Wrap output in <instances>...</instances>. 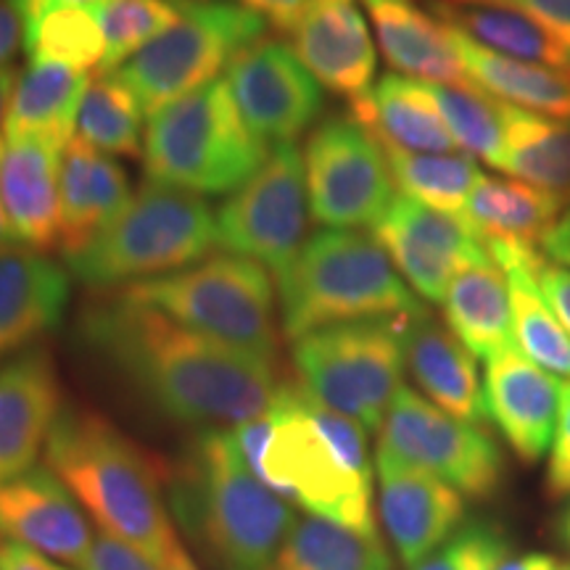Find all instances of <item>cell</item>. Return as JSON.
Here are the masks:
<instances>
[{
  "instance_id": "obj_1",
  "label": "cell",
  "mask_w": 570,
  "mask_h": 570,
  "mask_svg": "<svg viewBox=\"0 0 570 570\" xmlns=\"http://www.w3.org/2000/svg\"><path fill=\"white\" fill-rule=\"evenodd\" d=\"M80 338L177 423L235 428L273 404L275 362L190 331L119 291L80 312Z\"/></svg>"
},
{
  "instance_id": "obj_2",
  "label": "cell",
  "mask_w": 570,
  "mask_h": 570,
  "mask_svg": "<svg viewBox=\"0 0 570 570\" xmlns=\"http://www.w3.org/2000/svg\"><path fill=\"white\" fill-rule=\"evenodd\" d=\"M254 473L312 518L375 537L367 431L298 383L277 386Z\"/></svg>"
},
{
  "instance_id": "obj_3",
  "label": "cell",
  "mask_w": 570,
  "mask_h": 570,
  "mask_svg": "<svg viewBox=\"0 0 570 570\" xmlns=\"http://www.w3.org/2000/svg\"><path fill=\"white\" fill-rule=\"evenodd\" d=\"M46 468L59 475L98 533L125 541L164 568L180 547L159 468L98 412L63 407L46 441Z\"/></svg>"
},
{
  "instance_id": "obj_4",
  "label": "cell",
  "mask_w": 570,
  "mask_h": 570,
  "mask_svg": "<svg viewBox=\"0 0 570 570\" xmlns=\"http://www.w3.org/2000/svg\"><path fill=\"white\" fill-rule=\"evenodd\" d=\"M175 502L214 570H275L296 510L244 460L233 428H206L185 458Z\"/></svg>"
},
{
  "instance_id": "obj_5",
  "label": "cell",
  "mask_w": 570,
  "mask_h": 570,
  "mask_svg": "<svg viewBox=\"0 0 570 570\" xmlns=\"http://www.w3.org/2000/svg\"><path fill=\"white\" fill-rule=\"evenodd\" d=\"M285 338L298 341L327 325L404 317L423 309L375 238L323 230L277 275Z\"/></svg>"
},
{
  "instance_id": "obj_6",
  "label": "cell",
  "mask_w": 570,
  "mask_h": 570,
  "mask_svg": "<svg viewBox=\"0 0 570 570\" xmlns=\"http://www.w3.org/2000/svg\"><path fill=\"white\" fill-rule=\"evenodd\" d=\"M214 246L217 214L202 196L146 180L114 223L63 259L69 275L85 285L127 288L180 273Z\"/></svg>"
},
{
  "instance_id": "obj_7",
  "label": "cell",
  "mask_w": 570,
  "mask_h": 570,
  "mask_svg": "<svg viewBox=\"0 0 570 570\" xmlns=\"http://www.w3.org/2000/svg\"><path fill=\"white\" fill-rule=\"evenodd\" d=\"M267 156V142L248 130L225 80L151 114L142 140L148 180L196 196L235 194Z\"/></svg>"
},
{
  "instance_id": "obj_8",
  "label": "cell",
  "mask_w": 570,
  "mask_h": 570,
  "mask_svg": "<svg viewBox=\"0 0 570 570\" xmlns=\"http://www.w3.org/2000/svg\"><path fill=\"white\" fill-rule=\"evenodd\" d=\"M135 302L156 306L175 323L240 352L277 360L275 291L267 269L246 256L223 254L117 288Z\"/></svg>"
},
{
  "instance_id": "obj_9",
  "label": "cell",
  "mask_w": 570,
  "mask_h": 570,
  "mask_svg": "<svg viewBox=\"0 0 570 570\" xmlns=\"http://www.w3.org/2000/svg\"><path fill=\"white\" fill-rule=\"evenodd\" d=\"M407 317L327 325L294 341L302 386L365 431H381L402 391Z\"/></svg>"
},
{
  "instance_id": "obj_10",
  "label": "cell",
  "mask_w": 570,
  "mask_h": 570,
  "mask_svg": "<svg viewBox=\"0 0 570 570\" xmlns=\"http://www.w3.org/2000/svg\"><path fill=\"white\" fill-rule=\"evenodd\" d=\"M267 21L240 3L188 0L183 19L119 69L140 109L156 114L214 82L235 56L265 38Z\"/></svg>"
},
{
  "instance_id": "obj_11",
  "label": "cell",
  "mask_w": 570,
  "mask_h": 570,
  "mask_svg": "<svg viewBox=\"0 0 570 570\" xmlns=\"http://www.w3.org/2000/svg\"><path fill=\"white\" fill-rule=\"evenodd\" d=\"M304 169L312 214L331 230L375 227L396 198L383 142L354 114H331L315 125Z\"/></svg>"
},
{
  "instance_id": "obj_12",
  "label": "cell",
  "mask_w": 570,
  "mask_h": 570,
  "mask_svg": "<svg viewBox=\"0 0 570 570\" xmlns=\"http://www.w3.org/2000/svg\"><path fill=\"white\" fill-rule=\"evenodd\" d=\"M309 227V190L296 142L273 146L252 180L217 212V244L283 275L302 254Z\"/></svg>"
},
{
  "instance_id": "obj_13",
  "label": "cell",
  "mask_w": 570,
  "mask_h": 570,
  "mask_svg": "<svg viewBox=\"0 0 570 570\" xmlns=\"http://www.w3.org/2000/svg\"><path fill=\"white\" fill-rule=\"evenodd\" d=\"M377 452L436 475L470 499L497 494L504 479L502 449L489 431L446 415L407 386L377 431Z\"/></svg>"
},
{
  "instance_id": "obj_14",
  "label": "cell",
  "mask_w": 570,
  "mask_h": 570,
  "mask_svg": "<svg viewBox=\"0 0 570 570\" xmlns=\"http://www.w3.org/2000/svg\"><path fill=\"white\" fill-rule=\"evenodd\" d=\"M225 82L248 130L273 146L296 142L317 125L325 109L323 85L294 48L275 38L256 40L235 56Z\"/></svg>"
},
{
  "instance_id": "obj_15",
  "label": "cell",
  "mask_w": 570,
  "mask_h": 570,
  "mask_svg": "<svg viewBox=\"0 0 570 570\" xmlns=\"http://www.w3.org/2000/svg\"><path fill=\"white\" fill-rule=\"evenodd\" d=\"M375 240L404 283L428 302H444L460 269L489 259L487 244L465 217L431 209L404 194L391 202L375 225Z\"/></svg>"
},
{
  "instance_id": "obj_16",
  "label": "cell",
  "mask_w": 570,
  "mask_h": 570,
  "mask_svg": "<svg viewBox=\"0 0 570 570\" xmlns=\"http://www.w3.org/2000/svg\"><path fill=\"white\" fill-rule=\"evenodd\" d=\"M0 539L75 568L96 544L88 512L46 465L0 487Z\"/></svg>"
},
{
  "instance_id": "obj_17",
  "label": "cell",
  "mask_w": 570,
  "mask_h": 570,
  "mask_svg": "<svg viewBox=\"0 0 570 570\" xmlns=\"http://www.w3.org/2000/svg\"><path fill=\"white\" fill-rule=\"evenodd\" d=\"M377 510L404 566L425 560L465 520V497L436 475L375 452Z\"/></svg>"
},
{
  "instance_id": "obj_18",
  "label": "cell",
  "mask_w": 570,
  "mask_h": 570,
  "mask_svg": "<svg viewBox=\"0 0 570 570\" xmlns=\"http://www.w3.org/2000/svg\"><path fill=\"white\" fill-rule=\"evenodd\" d=\"M61 410L59 375L46 346L0 367V487L38 468Z\"/></svg>"
},
{
  "instance_id": "obj_19",
  "label": "cell",
  "mask_w": 570,
  "mask_h": 570,
  "mask_svg": "<svg viewBox=\"0 0 570 570\" xmlns=\"http://www.w3.org/2000/svg\"><path fill=\"white\" fill-rule=\"evenodd\" d=\"M291 42L325 90L352 104L370 96L377 56L356 0H309Z\"/></svg>"
},
{
  "instance_id": "obj_20",
  "label": "cell",
  "mask_w": 570,
  "mask_h": 570,
  "mask_svg": "<svg viewBox=\"0 0 570 570\" xmlns=\"http://www.w3.org/2000/svg\"><path fill=\"white\" fill-rule=\"evenodd\" d=\"M48 138H3L0 204L17 246L51 252L61 230V151Z\"/></svg>"
},
{
  "instance_id": "obj_21",
  "label": "cell",
  "mask_w": 570,
  "mask_h": 570,
  "mask_svg": "<svg viewBox=\"0 0 570 570\" xmlns=\"http://www.w3.org/2000/svg\"><path fill=\"white\" fill-rule=\"evenodd\" d=\"M483 394L489 420H494L512 452L529 465L544 458L560 415L562 383L558 377L512 346L487 362Z\"/></svg>"
},
{
  "instance_id": "obj_22",
  "label": "cell",
  "mask_w": 570,
  "mask_h": 570,
  "mask_svg": "<svg viewBox=\"0 0 570 570\" xmlns=\"http://www.w3.org/2000/svg\"><path fill=\"white\" fill-rule=\"evenodd\" d=\"M69 294V269L46 254L24 246L0 254V367L61 323Z\"/></svg>"
},
{
  "instance_id": "obj_23",
  "label": "cell",
  "mask_w": 570,
  "mask_h": 570,
  "mask_svg": "<svg viewBox=\"0 0 570 570\" xmlns=\"http://www.w3.org/2000/svg\"><path fill=\"white\" fill-rule=\"evenodd\" d=\"M404 367L433 407L473 425L489 420L475 354L431 312L420 309L407 317Z\"/></svg>"
},
{
  "instance_id": "obj_24",
  "label": "cell",
  "mask_w": 570,
  "mask_h": 570,
  "mask_svg": "<svg viewBox=\"0 0 570 570\" xmlns=\"http://www.w3.org/2000/svg\"><path fill=\"white\" fill-rule=\"evenodd\" d=\"M377 42L399 75L428 85H473L454 53L446 24L420 0H362Z\"/></svg>"
},
{
  "instance_id": "obj_25",
  "label": "cell",
  "mask_w": 570,
  "mask_h": 570,
  "mask_svg": "<svg viewBox=\"0 0 570 570\" xmlns=\"http://www.w3.org/2000/svg\"><path fill=\"white\" fill-rule=\"evenodd\" d=\"M125 169L109 156L71 138L61 159V230L63 256L80 252L130 204Z\"/></svg>"
},
{
  "instance_id": "obj_26",
  "label": "cell",
  "mask_w": 570,
  "mask_h": 570,
  "mask_svg": "<svg viewBox=\"0 0 570 570\" xmlns=\"http://www.w3.org/2000/svg\"><path fill=\"white\" fill-rule=\"evenodd\" d=\"M446 32L468 80L475 88L515 109L554 117L558 122L570 125V69L518 61L489 51L458 27L446 24Z\"/></svg>"
},
{
  "instance_id": "obj_27",
  "label": "cell",
  "mask_w": 570,
  "mask_h": 570,
  "mask_svg": "<svg viewBox=\"0 0 570 570\" xmlns=\"http://www.w3.org/2000/svg\"><path fill=\"white\" fill-rule=\"evenodd\" d=\"M352 114L389 146L412 154H458V142L433 101L431 85L402 75H386L367 98L352 104Z\"/></svg>"
},
{
  "instance_id": "obj_28",
  "label": "cell",
  "mask_w": 570,
  "mask_h": 570,
  "mask_svg": "<svg viewBox=\"0 0 570 570\" xmlns=\"http://www.w3.org/2000/svg\"><path fill=\"white\" fill-rule=\"evenodd\" d=\"M444 317L449 331L481 360L489 362L515 346L510 283L491 256L454 275L444 296Z\"/></svg>"
},
{
  "instance_id": "obj_29",
  "label": "cell",
  "mask_w": 570,
  "mask_h": 570,
  "mask_svg": "<svg viewBox=\"0 0 570 570\" xmlns=\"http://www.w3.org/2000/svg\"><path fill=\"white\" fill-rule=\"evenodd\" d=\"M90 75L56 61H30L13 88L6 138H48L69 146Z\"/></svg>"
},
{
  "instance_id": "obj_30",
  "label": "cell",
  "mask_w": 570,
  "mask_h": 570,
  "mask_svg": "<svg viewBox=\"0 0 570 570\" xmlns=\"http://www.w3.org/2000/svg\"><path fill=\"white\" fill-rule=\"evenodd\" d=\"M562 204L558 196L523 180L481 177L462 217L483 240H515L539 248L558 225Z\"/></svg>"
},
{
  "instance_id": "obj_31",
  "label": "cell",
  "mask_w": 570,
  "mask_h": 570,
  "mask_svg": "<svg viewBox=\"0 0 570 570\" xmlns=\"http://www.w3.org/2000/svg\"><path fill=\"white\" fill-rule=\"evenodd\" d=\"M499 106L504 119V151L497 169L570 204V125L502 101Z\"/></svg>"
},
{
  "instance_id": "obj_32",
  "label": "cell",
  "mask_w": 570,
  "mask_h": 570,
  "mask_svg": "<svg viewBox=\"0 0 570 570\" xmlns=\"http://www.w3.org/2000/svg\"><path fill=\"white\" fill-rule=\"evenodd\" d=\"M431 9L449 27H458L489 51L518 61L544 63L554 69H570V51L562 42L539 27L537 21L515 11L487 9V6H460L446 0H431Z\"/></svg>"
},
{
  "instance_id": "obj_33",
  "label": "cell",
  "mask_w": 570,
  "mask_h": 570,
  "mask_svg": "<svg viewBox=\"0 0 570 570\" xmlns=\"http://www.w3.org/2000/svg\"><path fill=\"white\" fill-rule=\"evenodd\" d=\"M275 570H391L381 537H370L323 518H298Z\"/></svg>"
},
{
  "instance_id": "obj_34",
  "label": "cell",
  "mask_w": 570,
  "mask_h": 570,
  "mask_svg": "<svg viewBox=\"0 0 570 570\" xmlns=\"http://www.w3.org/2000/svg\"><path fill=\"white\" fill-rule=\"evenodd\" d=\"M383 142V140H381ZM391 173L404 196L431 206V209L460 214L465 212L468 198L481 183V169L468 154H412L404 148L383 142Z\"/></svg>"
},
{
  "instance_id": "obj_35",
  "label": "cell",
  "mask_w": 570,
  "mask_h": 570,
  "mask_svg": "<svg viewBox=\"0 0 570 570\" xmlns=\"http://www.w3.org/2000/svg\"><path fill=\"white\" fill-rule=\"evenodd\" d=\"M142 109L122 75H101L85 92L77 138L96 151L142 159Z\"/></svg>"
},
{
  "instance_id": "obj_36",
  "label": "cell",
  "mask_w": 570,
  "mask_h": 570,
  "mask_svg": "<svg viewBox=\"0 0 570 570\" xmlns=\"http://www.w3.org/2000/svg\"><path fill=\"white\" fill-rule=\"evenodd\" d=\"M188 0H106L90 6L104 32L106 53L101 71L122 69L132 56L159 40L183 19Z\"/></svg>"
},
{
  "instance_id": "obj_37",
  "label": "cell",
  "mask_w": 570,
  "mask_h": 570,
  "mask_svg": "<svg viewBox=\"0 0 570 570\" xmlns=\"http://www.w3.org/2000/svg\"><path fill=\"white\" fill-rule=\"evenodd\" d=\"M24 46L30 61H56L90 71L101 69L106 42L92 9L59 6L46 11L24 30Z\"/></svg>"
},
{
  "instance_id": "obj_38",
  "label": "cell",
  "mask_w": 570,
  "mask_h": 570,
  "mask_svg": "<svg viewBox=\"0 0 570 570\" xmlns=\"http://www.w3.org/2000/svg\"><path fill=\"white\" fill-rule=\"evenodd\" d=\"M433 101L460 151L499 167L504 151L502 106L475 85H431Z\"/></svg>"
},
{
  "instance_id": "obj_39",
  "label": "cell",
  "mask_w": 570,
  "mask_h": 570,
  "mask_svg": "<svg viewBox=\"0 0 570 570\" xmlns=\"http://www.w3.org/2000/svg\"><path fill=\"white\" fill-rule=\"evenodd\" d=\"M508 537L499 525L473 520L410 570H499L508 562Z\"/></svg>"
},
{
  "instance_id": "obj_40",
  "label": "cell",
  "mask_w": 570,
  "mask_h": 570,
  "mask_svg": "<svg viewBox=\"0 0 570 570\" xmlns=\"http://www.w3.org/2000/svg\"><path fill=\"white\" fill-rule=\"evenodd\" d=\"M446 3L515 11L520 17L537 21L547 32H552L570 51V0H446Z\"/></svg>"
},
{
  "instance_id": "obj_41",
  "label": "cell",
  "mask_w": 570,
  "mask_h": 570,
  "mask_svg": "<svg viewBox=\"0 0 570 570\" xmlns=\"http://www.w3.org/2000/svg\"><path fill=\"white\" fill-rule=\"evenodd\" d=\"M547 494L552 499L570 497V383H562L558 428L547 462Z\"/></svg>"
},
{
  "instance_id": "obj_42",
  "label": "cell",
  "mask_w": 570,
  "mask_h": 570,
  "mask_svg": "<svg viewBox=\"0 0 570 570\" xmlns=\"http://www.w3.org/2000/svg\"><path fill=\"white\" fill-rule=\"evenodd\" d=\"M80 570H164L159 562H154L146 554L132 550L130 544L125 541H117L111 537H104L98 533L96 544L85 560V566Z\"/></svg>"
},
{
  "instance_id": "obj_43",
  "label": "cell",
  "mask_w": 570,
  "mask_h": 570,
  "mask_svg": "<svg viewBox=\"0 0 570 570\" xmlns=\"http://www.w3.org/2000/svg\"><path fill=\"white\" fill-rule=\"evenodd\" d=\"M533 281H537L541 296L552 306L562 327L570 333V269L544 259L533 273Z\"/></svg>"
},
{
  "instance_id": "obj_44",
  "label": "cell",
  "mask_w": 570,
  "mask_h": 570,
  "mask_svg": "<svg viewBox=\"0 0 570 570\" xmlns=\"http://www.w3.org/2000/svg\"><path fill=\"white\" fill-rule=\"evenodd\" d=\"M309 0H240V6H246L248 11H254L256 17H262L275 30L281 32H294V27L302 19Z\"/></svg>"
},
{
  "instance_id": "obj_45",
  "label": "cell",
  "mask_w": 570,
  "mask_h": 570,
  "mask_svg": "<svg viewBox=\"0 0 570 570\" xmlns=\"http://www.w3.org/2000/svg\"><path fill=\"white\" fill-rule=\"evenodd\" d=\"M0 570H71L59 560L46 558V554L27 550V547L13 544V541L0 539Z\"/></svg>"
},
{
  "instance_id": "obj_46",
  "label": "cell",
  "mask_w": 570,
  "mask_h": 570,
  "mask_svg": "<svg viewBox=\"0 0 570 570\" xmlns=\"http://www.w3.org/2000/svg\"><path fill=\"white\" fill-rule=\"evenodd\" d=\"M21 40H24V30H21L17 9L11 6V0H0V69L9 67Z\"/></svg>"
},
{
  "instance_id": "obj_47",
  "label": "cell",
  "mask_w": 570,
  "mask_h": 570,
  "mask_svg": "<svg viewBox=\"0 0 570 570\" xmlns=\"http://www.w3.org/2000/svg\"><path fill=\"white\" fill-rule=\"evenodd\" d=\"M106 0H11V6L17 9L21 19V30L35 24L42 13L59 9V6H82V9H90V6H101Z\"/></svg>"
},
{
  "instance_id": "obj_48",
  "label": "cell",
  "mask_w": 570,
  "mask_h": 570,
  "mask_svg": "<svg viewBox=\"0 0 570 570\" xmlns=\"http://www.w3.org/2000/svg\"><path fill=\"white\" fill-rule=\"evenodd\" d=\"M17 80H19V71L13 69L11 63L0 69V146H3V138H6V117H9V104H11L13 88H17Z\"/></svg>"
},
{
  "instance_id": "obj_49",
  "label": "cell",
  "mask_w": 570,
  "mask_h": 570,
  "mask_svg": "<svg viewBox=\"0 0 570 570\" xmlns=\"http://www.w3.org/2000/svg\"><path fill=\"white\" fill-rule=\"evenodd\" d=\"M541 248H544V252L550 254L552 259L558 262V265L570 269V230H562V227L554 225L552 233L547 235L544 246H541Z\"/></svg>"
},
{
  "instance_id": "obj_50",
  "label": "cell",
  "mask_w": 570,
  "mask_h": 570,
  "mask_svg": "<svg viewBox=\"0 0 570 570\" xmlns=\"http://www.w3.org/2000/svg\"><path fill=\"white\" fill-rule=\"evenodd\" d=\"M558 568V560L550 558V554H523V558L508 560L499 570H554Z\"/></svg>"
},
{
  "instance_id": "obj_51",
  "label": "cell",
  "mask_w": 570,
  "mask_h": 570,
  "mask_svg": "<svg viewBox=\"0 0 570 570\" xmlns=\"http://www.w3.org/2000/svg\"><path fill=\"white\" fill-rule=\"evenodd\" d=\"M164 570H198V568H196L194 558H190V554H188V550H185V547L180 544L173 552V558H169L167 566H164Z\"/></svg>"
},
{
  "instance_id": "obj_52",
  "label": "cell",
  "mask_w": 570,
  "mask_h": 570,
  "mask_svg": "<svg viewBox=\"0 0 570 570\" xmlns=\"http://www.w3.org/2000/svg\"><path fill=\"white\" fill-rule=\"evenodd\" d=\"M11 246H17V240H13L9 219H6V212H3V204H0V254Z\"/></svg>"
},
{
  "instance_id": "obj_53",
  "label": "cell",
  "mask_w": 570,
  "mask_h": 570,
  "mask_svg": "<svg viewBox=\"0 0 570 570\" xmlns=\"http://www.w3.org/2000/svg\"><path fill=\"white\" fill-rule=\"evenodd\" d=\"M554 529H558V539L570 550V502H568V508L560 512L558 525H554Z\"/></svg>"
},
{
  "instance_id": "obj_54",
  "label": "cell",
  "mask_w": 570,
  "mask_h": 570,
  "mask_svg": "<svg viewBox=\"0 0 570 570\" xmlns=\"http://www.w3.org/2000/svg\"><path fill=\"white\" fill-rule=\"evenodd\" d=\"M558 227H562V230H570V206H568V212L558 219Z\"/></svg>"
},
{
  "instance_id": "obj_55",
  "label": "cell",
  "mask_w": 570,
  "mask_h": 570,
  "mask_svg": "<svg viewBox=\"0 0 570 570\" xmlns=\"http://www.w3.org/2000/svg\"><path fill=\"white\" fill-rule=\"evenodd\" d=\"M554 570H570V566H558Z\"/></svg>"
}]
</instances>
